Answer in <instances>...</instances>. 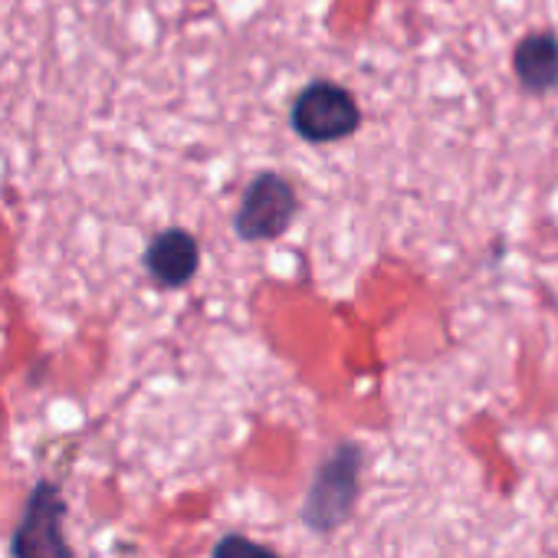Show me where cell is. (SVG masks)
<instances>
[{
  "label": "cell",
  "instance_id": "obj_1",
  "mask_svg": "<svg viewBox=\"0 0 558 558\" xmlns=\"http://www.w3.org/2000/svg\"><path fill=\"white\" fill-rule=\"evenodd\" d=\"M365 450L355 440H342L313 473L310 493L303 499L300 519L306 529L319 535H332L359 502V476H362Z\"/></svg>",
  "mask_w": 558,
  "mask_h": 558
},
{
  "label": "cell",
  "instance_id": "obj_2",
  "mask_svg": "<svg viewBox=\"0 0 558 558\" xmlns=\"http://www.w3.org/2000/svg\"><path fill=\"white\" fill-rule=\"evenodd\" d=\"M66 496L53 480H37L11 532V558H76L66 542Z\"/></svg>",
  "mask_w": 558,
  "mask_h": 558
},
{
  "label": "cell",
  "instance_id": "obj_3",
  "mask_svg": "<svg viewBox=\"0 0 558 558\" xmlns=\"http://www.w3.org/2000/svg\"><path fill=\"white\" fill-rule=\"evenodd\" d=\"M290 122L300 138L326 145V142L349 138L362 125V112L349 89H342L329 80H319V83H310L293 99Z\"/></svg>",
  "mask_w": 558,
  "mask_h": 558
},
{
  "label": "cell",
  "instance_id": "obj_4",
  "mask_svg": "<svg viewBox=\"0 0 558 558\" xmlns=\"http://www.w3.org/2000/svg\"><path fill=\"white\" fill-rule=\"evenodd\" d=\"M293 217H296L293 184L283 174L266 171V174H256L250 187L243 191L240 210L233 217V230L240 240H250V243L276 240L290 230Z\"/></svg>",
  "mask_w": 558,
  "mask_h": 558
},
{
  "label": "cell",
  "instance_id": "obj_5",
  "mask_svg": "<svg viewBox=\"0 0 558 558\" xmlns=\"http://www.w3.org/2000/svg\"><path fill=\"white\" fill-rule=\"evenodd\" d=\"M197 263H201V246L181 227L161 230L145 250V269H148V276L155 279V283L165 287V290L187 287L194 279V272H197Z\"/></svg>",
  "mask_w": 558,
  "mask_h": 558
},
{
  "label": "cell",
  "instance_id": "obj_6",
  "mask_svg": "<svg viewBox=\"0 0 558 558\" xmlns=\"http://www.w3.org/2000/svg\"><path fill=\"white\" fill-rule=\"evenodd\" d=\"M515 76L529 93H548L558 86V37L529 34L512 57Z\"/></svg>",
  "mask_w": 558,
  "mask_h": 558
},
{
  "label": "cell",
  "instance_id": "obj_7",
  "mask_svg": "<svg viewBox=\"0 0 558 558\" xmlns=\"http://www.w3.org/2000/svg\"><path fill=\"white\" fill-rule=\"evenodd\" d=\"M210 558H279L269 545L250 538V535H240V532H227L220 535V542L214 545Z\"/></svg>",
  "mask_w": 558,
  "mask_h": 558
}]
</instances>
